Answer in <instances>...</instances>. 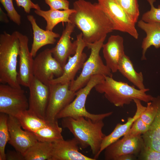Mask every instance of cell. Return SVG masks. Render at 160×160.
<instances>
[{
  "label": "cell",
  "instance_id": "cell-16",
  "mask_svg": "<svg viewBox=\"0 0 160 160\" xmlns=\"http://www.w3.org/2000/svg\"><path fill=\"white\" fill-rule=\"evenodd\" d=\"M79 147V142L74 137L53 142L50 160H95L81 153Z\"/></svg>",
  "mask_w": 160,
  "mask_h": 160
},
{
  "label": "cell",
  "instance_id": "cell-34",
  "mask_svg": "<svg viewBox=\"0 0 160 160\" xmlns=\"http://www.w3.org/2000/svg\"><path fill=\"white\" fill-rule=\"evenodd\" d=\"M137 157L138 160H160V152L145 145L144 143Z\"/></svg>",
  "mask_w": 160,
  "mask_h": 160
},
{
  "label": "cell",
  "instance_id": "cell-32",
  "mask_svg": "<svg viewBox=\"0 0 160 160\" xmlns=\"http://www.w3.org/2000/svg\"><path fill=\"white\" fill-rule=\"evenodd\" d=\"M10 19L17 25L21 24V17L15 9L13 0H0Z\"/></svg>",
  "mask_w": 160,
  "mask_h": 160
},
{
  "label": "cell",
  "instance_id": "cell-6",
  "mask_svg": "<svg viewBox=\"0 0 160 160\" xmlns=\"http://www.w3.org/2000/svg\"><path fill=\"white\" fill-rule=\"evenodd\" d=\"M104 76L96 75L92 76L83 87L76 92L75 98L62 110L57 115V119L67 117L76 118L82 116L94 121L103 120L111 116L113 112L99 114L91 113L85 108V103L87 96L92 89L105 79Z\"/></svg>",
  "mask_w": 160,
  "mask_h": 160
},
{
  "label": "cell",
  "instance_id": "cell-23",
  "mask_svg": "<svg viewBox=\"0 0 160 160\" xmlns=\"http://www.w3.org/2000/svg\"><path fill=\"white\" fill-rule=\"evenodd\" d=\"M75 11L73 9L63 10L50 9L47 11L41 9L35 10L34 12L46 20V30L52 31L55 26L61 22L71 23L69 17L71 14Z\"/></svg>",
  "mask_w": 160,
  "mask_h": 160
},
{
  "label": "cell",
  "instance_id": "cell-11",
  "mask_svg": "<svg viewBox=\"0 0 160 160\" xmlns=\"http://www.w3.org/2000/svg\"><path fill=\"white\" fill-rule=\"evenodd\" d=\"M76 40L77 48L75 53L72 57H69L68 62L63 67L62 75L51 81L49 84L70 83L74 79L78 71L82 68L87 57L86 54L83 52L87 46L86 43L83 39L81 33L77 35Z\"/></svg>",
  "mask_w": 160,
  "mask_h": 160
},
{
  "label": "cell",
  "instance_id": "cell-24",
  "mask_svg": "<svg viewBox=\"0 0 160 160\" xmlns=\"http://www.w3.org/2000/svg\"><path fill=\"white\" fill-rule=\"evenodd\" d=\"M118 71L138 89H142L145 88L143 83L142 73L136 71L129 57L125 54L119 62Z\"/></svg>",
  "mask_w": 160,
  "mask_h": 160
},
{
  "label": "cell",
  "instance_id": "cell-4",
  "mask_svg": "<svg viewBox=\"0 0 160 160\" xmlns=\"http://www.w3.org/2000/svg\"><path fill=\"white\" fill-rule=\"evenodd\" d=\"M20 42L17 31L11 34L6 31L0 34V82L21 88L17 79V59Z\"/></svg>",
  "mask_w": 160,
  "mask_h": 160
},
{
  "label": "cell",
  "instance_id": "cell-15",
  "mask_svg": "<svg viewBox=\"0 0 160 160\" xmlns=\"http://www.w3.org/2000/svg\"><path fill=\"white\" fill-rule=\"evenodd\" d=\"M17 32L20 42L17 81L20 85L28 87L34 77L33 72L34 59L29 51L28 37L18 31Z\"/></svg>",
  "mask_w": 160,
  "mask_h": 160
},
{
  "label": "cell",
  "instance_id": "cell-20",
  "mask_svg": "<svg viewBox=\"0 0 160 160\" xmlns=\"http://www.w3.org/2000/svg\"><path fill=\"white\" fill-rule=\"evenodd\" d=\"M27 18L31 24L33 31V40L30 52L33 57H36L38 51L43 47L54 44L56 41V38L60 37V35L52 31L44 30L41 28L33 15H27Z\"/></svg>",
  "mask_w": 160,
  "mask_h": 160
},
{
  "label": "cell",
  "instance_id": "cell-1",
  "mask_svg": "<svg viewBox=\"0 0 160 160\" xmlns=\"http://www.w3.org/2000/svg\"><path fill=\"white\" fill-rule=\"evenodd\" d=\"M73 9L75 11L69 19L81 31L86 43L97 41L114 31L111 21L98 3L76 0L73 3Z\"/></svg>",
  "mask_w": 160,
  "mask_h": 160
},
{
  "label": "cell",
  "instance_id": "cell-18",
  "mask_svg": "<svg viewBox=\"0 0 160 160\" xmlns=\"http://www.w3.org/2000/svg\"><path fill=\"white\" fill-rule=\"evenodd\" d=\"M124 39L119 35H112L103 45V53L106 65L112 73L118 71L119 62L125 54Z\"/></svg>",
  "mask_w": 160,
  "mask_h": 160
},
{
  "label": "cell",
  "instance_id": "cell-28",
  "mask_svg": "<svg viewBox=\"0 0 160 160\" xmlns=\"http://www.w3.org/2000/svg\"><path fill=\"white\" fill-rule=\"evenodd\" d=\"M8 115L0 114V160H6L5 148L10 139L7 120Z\"/></svg>",
  "mask_w": 160,
  "mask_h": 160
},
{
  "label": "cell",
  "instance_id": "cell-37",
  "mask_svg": "<svg viewBox=\"0 0 160 160\" xmlns=\"http://www.w3.org/2000/svg\"><path fill=\"white\" fill-rule=\"evenodd\" d=\"M6 159L7 160H25L24 156L16 151H8L6 153Z\"/></svg>",
  "mask_w": 160,
  "mask_h": 160
},
{
  "label": "cell",
  "instance_id": "cell-35",
  "mask_svg": "<svg viewBox=\"0 0 160 160\" xmlns=\"http://www.w3.org/2000/svg\"><path fill=\"white\" fill-rule=\"evenodd\" d=\"M50 9L67 10L69 9V2L68 0H44Z\"/></svg>",
  "mask_w": 160,
  "mask_h": 160
},
{
  "label": "cell",
  "instance_id": "cell-5",
  "mask_svg": "<svg viewBox=\"0 0 160 160\" xmlns=\"http://www.w3.org/2000/svg\"><path fill=\"white\" fill-rule=\"evenodd\" d=\"M106 37L92 43H86L87 46L91 50L89 58L86 61L80 74L70 83V89L76 92L85 86L93 76L101 75L112 77V72L105 64L100 55Z\"/></svg>",
  "mask_w": 160,
  "mask_h": 160
},
{
  "label": "cell",
  "instance_id": "cell-25",
  "mask_svg": "<svg viewBox=\"0 0 160 160\" xmlns=\"http://www.w3.org/2000/svg\"><path fill=\"white\" fill-rule=\"evenodd\" d=\"M62 131L56 119L49 121L46 125L33 133L38 141L53 143L63 139Z\"/></svg>",
  "mask_w": 160,
  "mask_h": 160
},
{
  "label": "cell",
  "instance_id": "cell-21",
  "mask_svg": "<svg viewBox=\"0 0 160 160\" xmlns=\"http://www.w3.org/2000/svg\"><path fill=\"white\" fill-rule=\"evenodd\" d=\"M138 26L146 33L142 43V60L146 59L145 55L151 46L156 48L160 47V23L146 22L141 19L137 22Z\"/></svg>",
  "mask_w": 160,
  "mask_h": 160
},
{
  "label": "cell",
  "instance_id": "cell-26",
  "mask_svg": "<svg viewBox=\"0 0 160 160\" xmlns=\"http://www.w3.org/2000/svg\"><path fill=\"white\" fill-rule=\"evenodd\" d=\"M15 117L24 129L33 133L46 125L49 122L39 118L28 109L20 112Z\"/></svg>",
  "mask_w": 160,
  "mask_h": 160
},
{
  "label": "cell",
  "instance_id": "cell-8",
  "mask_svg": "<svg viewBox=\"0 0 160 160\" xmlns=\"http://www.w3.org/2000/svg\"><path fill=\"white\" fill-rule=\"evenodd\" d=\"M33 76L44 84L49 86L55 76H61L63 68L53 56L50 49L47 48L35 57L33 66Z\"/></svg>",
  "mask_w": 160,
  "mask_h": 160
},
{
  "label": "cell",
  "instance_id": "cell-36",
  "mask_svg": "<svg viewBox=\"0 0 160 160\" xmlns=\"http://www.w3.org/2000/svg\"><path fill=\"white\" fill-rule=\"evenodd\" d=\"M17 6L23 7L26 13H30L31 9L35 10L41 9L39 5L37 4L33 3L31 0H15Z\"/></svg>",
  "mask_w": 160,
  "mask_h": 160
},
{
  "label": "cell",
  "instance_id": "cell-13",
  "mask_svg": "<svg viewBox=\"0 0 160 160\" xmlns=\"http://www.w3.org/2000/svg\"><path fill=\"white\" fill-rule=\"evenodd\" d=\"M28 88L29 96L28 109L39 118L45 119L50 94L49 86L33 77Z\"/></svg>",
  "mask_w": 160,
  "mask_h": 160
},
{
  "label": "cell",
  "instance_id": "cell-39",
  "mask_svg": "<svg viewBox=\"0 0 160 160\" xmlns=\"http://www.w3.org/2000/svg\"><path fill=\"white\" fill-rule=\"evenodd\" d=\"M7 14H6L3 10L0 7V21L1 22L8 23L9 21L7 17Z\"/></svg>",
  "mask_w": 160,
  "mask_h": 160
},
{
  "label": "cell",
  "instance_id": "cell-2",
  "mask_svg": "<svg viewBox=\"0 0 160 160\" xmlns=\"http://www.w3.org/2000/svg\"><path fill=\"white\" fill-rule=\"evenodd\" d=\"M61 124L73 134L80 147L84 149L89 146L94 158H98L101 143L106 136L102 131L103 120L94 121L82 116L67 117L62 119Z\"/></svg>",
  "mask_w": 160,
  "mask_h": 160
},
{
  "label": "cell",
  "instance_id": "cell-31",
  "mask_svg": "<svg viewBox=\"0 0 160 160\" xmlns=\"http://www.w3.org/2000/svg\"><path fill=\"white\" fill-rule=\"evenodd\" d=\"M151 8L149 10L144 13L142 15L141 20L146 22H156L160 23V5L156 8L153 3L156 0H147Z\"/></svg>",
  "mask_w": 160,
  "mask_h": 160
},
{
  "label": "cell",
  "instance_id": "cell-17",
  "mask_svg": "<svg viewBox=\"0 0 160 160\" xmlns=\"http://www.w3.org/2000/svg\"><path fill=\"white\" fill-rule=\"evenodd\" d=\"M75 27L71 23H67L56 45L50 49L53 56L63 68L69 57L74 55L77 49L76 40L72 42L71 39V34Z\"/></svg>",
  "mask_w": 160,
  "mask_h": 160
},
{
  "label": "cell",
  "instance_id": "cell-38",
  "mask_svg": "<svg viewBox=\"0 0 160 160\" xmlns=\"http://www.w3.org/2000/svg\"><path fill=\"white\" fill-rule=\"evenodd\" d=\"M137 156L132 154H127L119 156L117 160H133L137 159Z\"/></svg>",
  "mask_w": 160,
  "mask_h": 160
},
{
  "label": "cell",
  "instance_id": "cell-22",
  "mask_svg": "<svg viewBox=\"0 0 160 160\" xmlns=\"http://www.w3.org/2000/svg\"><path fill=\"white\" fill-rule=\"evenodd\" d=\"M153 100L157 107V112L148 130L142 136L145 145L160 152V96Z\"/></svg>",
  "mask_w": 160,
  "mask_h": 160
},
{
  "label": "cell",
  "instance_id": "cell-14",
  "mask_svg": "<svg viewBox=\"0 0 160 160\" xmlns=\"http://www.w3.org/2000/svg\"><path fill=\"white\" fill-rule=\"evenodd\" d=\"M7 124L10 135L8 143L24 156L27 151L38 141L36 136L32 132L23 130L15 116L8 115Z\"/></svg>",
  "mask_w": 160,
  "mask_h": 160
},
{
  "label": "cell",
  "instance_id": "cell-19",
  "mask_svg": "<svg viewBox=\"0 0 160 160\" xmlns=\"http://www.w3.org/2000/svg\"><path fill=\"white\" fill-rule=\"evenodd\" d=\"M133 101L136 107L135 115L132 117H128L125 123L123 124L118 123L113 131L109 135H106L101 144L99 153L100 155L107 146L125 135L129 131L134 122L140 116L145 109L146 106L142 105L140 100L134 99Z\"/></svg>",
  "mask_w": 160,
  "mask_h": 160
},
{
  "label": "cell",
  "instance_id": "cell-12",
  "mask_svg": "<svg viewBox=\"0 0 160 160\" xmlns=\"http://www.w3.org/2000/svg\"><path fill=\"white\" fill-rule=\"evenodd\" d=\"M144 144L142 135L132 136L126 134L104 150L106 160H117L120 156L132 154L137 156Z\"/></svg>",
  "mask_w": 160,
  "mask_h": 160
},
{
  "label": "cell",
  "instance_id": "cell-29",
  "mask_svg": "<svg viewBox=\"0 0 160 160\" xmlns=\"http://www.w3.org/2000/svg\"><path fill=\"white\" fill-rule=\"evenodd\" d=\"M129 15L135 23L138 22L140 11L138 0H113Z\"/></svg>",
  "mask_w": 160,
  "mask_h": 160
},
{
  "label": "cell",
  "instance_id": "cell-3",
  "mask_svg": "<svg viewBox=\"0 0 160 160\" xmlns=\"http://www.w3.org/2000/svg\"><path fill=\"white\" fill-rule=\"evenodd\" d=\"M98 92L104 94L105 98L116 107H123L137 99L145 103L151 101L153 97L146 93L147 88H135L124 82L118 81L112 77L105 76L104 79L94 87Z\"/></svg>",
  "mask_w": 160,
  "mask_h": 160
},
{
  "label": "cell",
  "instance_id": "cell-10",
  "mask_svg": "<svg viewBox=\"0 0 160 160\" xmlns=\"http://www.w3.org/2000/svg\"><path fill=\"white\" fill-rule=\"evenodd\" d=\"M70 83L50 84V94L45 119L48 121L57 119L58 113L74 100L76 92L70 89Z\"/></svg>",
  "mask_w": 160,
  "mask_h": 160
},
{
  "label": "cell",
  "instance_id": "cell-27",
  "mask_svg": "<svg viewBox=\"0 0 160 160\" xmlns=\"http://www.w3.org/2000/svg\"><path fill=\"white\" fill-rule=\"evenodd\" d=\"M52 143L38 141L24 155L25 160H50Z\"/></svg>",
  "mask_w": 160,
  "mask_h": 160
},
{
  "label": "cell",
  "instance_id": "cell-33",
  "mask_svg": "<svg viewBox=\"0 0 160 160\" xmlns=\"http://www.w3.org/2000/svg\"><path fill=\"white\" fill-rule=\"evenodd\" d=\"M149 126L145 123L140 117L134 122L126 134L132 136L142 135L148 131Z\"/></svg>",
  "mask_w": 160,
  "mask_h": 160
},
{
  "label": "cell",
  "instance_id": "cell-7",
  "mask_svg": "<svg viewBox=\"0 0 160 160\" xmlns=\"http://www.w3.org/2000/svg\"><path fill=\"white\" fill-rule=\"evenodd\" d=\"M97 1L111 21L114 30L127 33L135 39H138L136 23L120 6L113 0H97Z\"/></svg>",
  "mask_w": 160,
  "mask_h": 160
},
{
  "label": "cell",
  "instance_id": "cell-9",
  "mask_svg": "<svg viewBox=\"0 0 160 160\" xmlns=\"http://www.w3.org/2000/svg\"><path fill=\"white\" fill-rule=\"evenodd\" d=\"M28 100L21 88L0 84V113L15 116L20 112L28 109Z\"/></svg>",
  "mask_w": 160,
  "mask_h": 160
},
{
  "label": "cell",
  "instance_id": "cell-30",
  "mask_svg": "<svg viewBox=\"0 0 160 160\" xmlns=\"http://www.w3.org/2000/svg\"><path fill=\"white\" fill-rule=\"evenodd\" d=\"M157 111L156 104L153 100L147 103L145 109L142 113L140 117L145 123L150 126L156 116Z\"/></svg>",
  "mask_w": 160,
  "mask_h": 160
}]
</instances>
